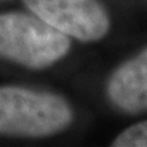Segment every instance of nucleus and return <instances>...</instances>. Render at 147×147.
I'll list each match as a JSON object with an SVG mask.
<instances>
[{
    "mask_svg": "<svg viewBox=\"0 0 147 147\" xmlns=\"http://www.w3.org/2000/svg\"><path fill=\"white\" fill-rule=\"evenodd\" d=\"M72 121V110L63 97L48 91L0 87V134L42 138L63 131Z\"/></svg>",
    "mask_w": 147,
    "mask_h": 147,
    "instance_id": "1",
    "label": "nucleus"
},
{
    "mask_svg": "<svg viewBox=\"0 0 147 147\" xmlns=\"http://www.w3.org/2000/svg\"><path fill=\"white\" fill-rule=\"evenodd\" d=\"M106 90L113 105L123 112H147V48L112 74Z\"/></svg>",
    "mask_w": 147,
    "mask_h": 147,
    "instance_id": "4",
    "label": "nucleus"
},
{
    "mask_svg": "<svg viewBox=\"0 0 147 147\" xmlns=\"http://www.w3.org/2000/svg\"><path fill=\"white\" fill-rule=\"evenodd\" d=\"M23 1L34 15L79 41H98L109 32V15L98 0Z\"/></svg>",
    "mask_w": 147,
    "mask_h": 147,
    "instance_id": "3",
    "label": "nucleus"
},
{
    "mask_svg": "<svg viewBox=\"0 0 147 147\" xmlns=\"http://www.w3.org/2000/svg\"><path fill=\"white\" fill-rule=\"evenodd\" d=\"M68 36L37 15L0 14V56L30 68H44L65 56Z\"/></svg>",
    "mask_w": 147,
    "mask_h": 147,
    "instance_id": "2",
    "label": "nucleus"
},
{
    "mask_svg": "<svg viewBox=\"0 0 147 147\" xmlns=\"http://www.w3.org/2000/svg\"><path fill=\"white\" fill-rule=\"evenodd\" d=\"M113 147H147V120L136 123L117 135Z\"/></svg>",
    "mask_w": 147,
    "mask_h": 147,
    "instance_id": "5",
    "label": "nucleus"
}]
</instances>
